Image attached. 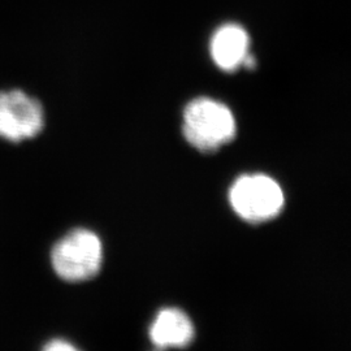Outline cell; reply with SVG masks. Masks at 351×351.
<instances>
[{
    "label": "cell",
    "instance_id": "obj_3",
    "mask_svg": "<svg viewBox=\"0 0 351 351\" xmlns=\"http://www.w3.org/2000/svg\"><path fill=\"white\" fill-rule=\"evenodd\" d=\"M232 207L249 223H263L284 207V193L275 180L264 175L242 176L229 193Z\"/></svg>",
    "mask_w": 351,
    "mask_h": 351
},
{
    "label": "cell",
    "instance_id": "obj_5",
    "mask_svg": "<svg viewBox=\"0 0 351 351\" xmlns=\"http://www.w3.org/2000/svg\"><path fill=\"white\" fill-rule=\"evenodd\" d=\"M250 38L239 24L220 26L211 38L210 52L215 64L226 71L233 72L243 65L249 56Z\"/></svg>",
    "mask_w": 351,
    "mask_h": 351
},
{
    "label": "cell",
    "instance_id": "obj_1",
    "mask_svg": "<svg viewBox=\"0 0 351 351\" xmlns=\"http://www.w3.org/2000/svg\"><path fill=\"white\" fill-rule=\"evenodd\" d=\"M233 113L220 101L198 98L190 101L184 112V136L203 152H211L236 137Z\"/></svg>",
    "mask_w": 351,
    "mask_h": 351
},
{
    "label": "cell",
    "instance_id": "obj_2",
    "mask_svg": "<svg viewBox=\"0 0 351 351\" xmlns=\"http://www.w3.org/2000/svg\"><path fill=\"white\" fill-rule=\"evenodd\" d=\"M51 261L55 272L63 280L71 282L90 280L101 271V239L90 230L75 229L55 245Z\"/></svg>",
    "mask_w": 351,
    "mask_h": 351
},
{
    "label": "cell",
    "instance_id": "obj_6",
    "mask_svg": "<svg viewBox=\"0 0 351 351\" xmlns=\"http://www.w3.org/2000/svg\"><path fill=\"white\" fill-rule=\"evenodd\" d=\"M150 337L158 349L185 348L194 339V326L181 310L164 308L151 326Z\"/></svg>",
    "mask_w": 351,
    "mask_h": 351
},
{
    "label": "cell",
    "instance_id": "obj_7",
    "mask_svg": "<svg viewBox=\"0 0 351 351\" xmlns=\"http://www.w3.org/2000/svg\"><path fill=\"white\" fill-rule=\"evenodd\" d=\"M45 350L47 351H63V350H75V346L73 345H71L69 342H66V341H60V339H55V341H52L50 342L46 348H45Z\"/></svg>",
    "mask_w": 351,
    "mask_h": 351
},
{
    "label": "cell",
    "instance_id": "obj_4",
    "mask_svg": "<svg viewBox=\"0 0 351 351\" xmlns=\"http://www.w3.org/2000/svg\"><path fill=\"white\" fill-rule=\"evenodd\" d=\"M45 125L42 104L21 90L0 91V137L11 142L33 138Z\"/></svg>",
    "mask_w": 351,
    "mask_h": 351
}]
</instances>
